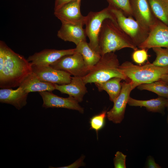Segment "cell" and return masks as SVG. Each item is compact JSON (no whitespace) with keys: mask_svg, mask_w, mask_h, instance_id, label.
I'll use <instances>...</instances> for the list:
<instances>
[{"mask_svg":"<svg viewBox=\"0 0 168 168\" xmlns=\"http://www.w3.org/2000/svg\"><path fill=\"white\" fill-rule=\"evenodd\" d=\"M167 109H168V105L167 107Z\"/></svg>","mask_w":168,"mask_h":168,"instance_id":"cell-33","label":"cell"},{"mask_svg":"<svg viewBox=\"0 0 168 168\" xmlns=\"http://www.w3.org/2000/svg\"><path fill=\"white\" fill-rule=\"evenodd\" d=\"M33 72L40 80L58 85L69 83L71 75L63 70L54 68L50 66L32 65Z\"/></svg>","mask_w":168,"mask_h":168,"instance_id":"cell-12","label":"cell"},{"mask_svg":"<svg viewBox=\"0 0 168 168\" xmlns=\"http://www.w3.org/2000/svg\"><path fill=\"white\" fill-rule=\"evenodd\" d=\"M110 4L121 10L125 15L132 16L130 0H107Z\"/></svg>","mask_w":168,"mask_h":168,"instance_id":"cell-26","label":"cell"},{"mask_svg":"<svg viewBox=\"0 0 168 168\" xmlns=\"http://www.w3.org/2000/svg\"><path fill=\"white\" fill-rule=\"evenodd\" d=\"M126 156L122 152L117 151L115 155L114 163L115 168H126L125 161Z\"/></svg>","mask_w":168,"mask_h":168,"instance_id":"cell-28","label":"cell"},{"mask_svg":"<svg viewBox=\"0 0 168 168\" xmlns=\"http://www.w3.org/2000/svg\"><path fill=\"white\" fill-rule=\"evenodd\" d=\"M152 49L156 55V58L152 63L159 67L168 66V48L155 47Z\"/></svg>","mask_w":168,"mask_h":168,"instance_id":"cell-24","label":"cell"},{"mask_svg":"<svg viewBox=\"0 0 168 168\" xmlns=\"http://www.w3.org/2000/svg\"><path fill=\"white\" fill-rule=\"evenodd\" d=\"M32 72V65L24 57L0 41V87H19Z\"/></svg>","mask_w":168,"mask_h":168,"instance_id":"cell-1","label":"cell"},{"mask_svg":"<svg viewBox=\"0 0 168 168\" xmlns=\"http://www.w3.org/2000/svg\"><path fill=\"white\" fill-rule=\"evenodd\" d=\"M122 80L121 78L114 77L104 82L95 84L99 91H106L110 100L113 102L120 93L122 88L121 81Z\"/></svg>","mask_w":168,"mask_h":168,"instance_id":"cell-21","label":"cell"},{"mask_svg":"<svg viewBox=\"0 0 168 168\" xmlns=\"http://www.w3.org/2000/svg\"><path fill=\"white\" fill-rule=\"evenodd\" d=\"M147 167L149 168H160L161 167L156 163L153 158L151 156L148 157Z\"/></svg>","mask_w":168,"mask_h":168,"instance_id":"cell-31","label":"cell"},{"mask_svg":"<svg viewBox=\"0 0 168 168\" xmlns=\"http://www.w3.org/2000/svg\"><path fill=\"white\" fill-rule=\"evenodd\" d=\"M107 18L117 21L109 6L99 11L90 12L86 16L85 29L89 40L88 44L92 49L100 54L98 37L102 23Z\"/></svg>","mask_w":168,"mask_h":168,"instance_id":"cell-6","label":"cell"},{"mask_svg":"<svg viewBox=\"0 0 168 168\" xmlns=\"http://www.w3.org/2000/svg\"><path fill=\"white\" fill-rule=\"evenodd\" d=\"M109 7L120 28L138 47L146 40L149 31L132 16L127 17L120 9L110 4Z\"/></svg>","mask_w":168,"mask_h":168,"instance_id":"cell-5","label":"cell"},{"mask_svg":"<svg viewBox=\"0 0 168 168\" xmlns=\"http://www.w3.org/2000/svg\"><path fill=\"white\" fill-rule=\"evenodd\" d=\"M130 3L133 16L144 28L150 31L157 19L152 12L147 0H132Z\"/></svg>","mask_w":168,"mask_h":168,"instance_id":"cell-14","label":"cell"},{"mask_svg":"<svg viewBox=\"0 0 168 168\" xmlns=\"http://www.w3.org/2000/svg\"><path fill=\"white\" fill-rule=\"evenodd\" d=\"M137 87L140 90L150 91L156 94L159 96L168 99V85L161 80L141 84Z\"/></svg>","mask_w":168,"mask_h":168,"instance_id":"cell-23","label":"cell"},{"mask_svg":"<svg viewBox=\"0 0 168 168\" xmlns=\"http://www.w3.org/2000/svg\"><path fill=\"white\" fill-rule=\"evenodd\" d=\"M133 106L144 107L149 112L161 113L168 105V99L159 96L155 99L141 100L129 97L128 104Z\"/></svg>","mask_w":168,"mask_h":168,"instance_id":"cell-19","label":"cell"},{"mask_svg":"<svg viewBox=\"0 0 168 168\" xmlns=\"http://www.w3.org/2000/svg\"><path fill=\"white\" fill-rule=\"evenodd\" d=\"M19 86L28 93L44 91H52L55 90L54 84L40 80L33 71L24 80Z\"/></svg>","mask_w":168,"mask_h":168,"instance_id":"cell-18","label":"cell"},{"mask_svg":"<svg viewBox=\"0 0 168 168\" xmlns=\"http://www.w3.org/2000/svg\"><path fill=\"white\" fill-rule=\"evenodd\" d=\"M43 100V107L45 108H64L74 110L83 114L84 108L79 104V102L73 97L69 96L63 98L53 94L52 91H44L38 92Z\"/></svg>","mask_w":168,"mask_h":168,"instance_id":"cell-10","label":"cell"},{"mask_svg":"<svg viewBox=\"0 0 168 168\" xmlns=\"http://www.w3.org/2000/svg\"><path fill=\"white\" fill-rule=\"evenodd\" d=\"M147 50L144 49L134 50L132 55L133 61L139 65L144 64L145 62L147 60L149 57Z\"/></svg>","mask_w":168,"mask_h":168,"instance_id":"cell-27","label":"cell"},{"mask_svg":"<svg viewBox=\"0 0 168 168\" xmlns=\"http://www.w3.org/2000/svg\"><path fill=\"white\" fill-rule=\"evenodd\" d=\"M156 17L168 26V0H147Z\"/></svg>","mask_w":168,"mask_h":168,"instance_id":"cell-22","label":"cell"},{"mask_svg":"<svg viewBox=\"0 0 168 168\" xmlns=\"http://www.w3.org/2000/svg\"><path fill=\"white\" fill-rule=\"evenodd\" d=\"M119 69L134 89L141 84L160 80L163 76L168 74V66H158L149 62L138 65L126 61L120 65Z\"/></svg>","mask_w":168,"mask_h":168,"instance_id":"cell-3","label":"cell"},{"mask_svg":"<svg viewBox=\"0 0 168 168\" xmlns=\"http://www.w3.org/2000/svg\"><path fill=\"white\" fill-rule=\"evenodd\" d=\"M155 47L168 48V26L158 19L146 40L138 47L147 50Z\"/></svg>","mask_w":168,"mask_h":168,"instance_id":"cell-9","label":"cell"},{"mask_svg":"<svg viewBox=\"0 0 168 168\" xmlns=\"http://www.w3.org/2000/svg\"><path fill=\"white\" fill-rule=\"evenodd\" d=\"M85 156H81L79 159L73 163L66 166L58 167L57 168H77L81 166H84L85 164L83 161Z\"/></svg>","mask_w":168,"mask_h":168,"instance_id":"cell-29","label":"cell"},{"mask_svg":"<svg viewBox=\"0 0 168 168\" xmlns=\"http://www.w3.org/2000/svg\"><path fill=\"white\" fill-rule=\"evenodd\" d=\"M168 85V74L163 76L160 79Z\"/></svg>","mask_w":168,"mask_h":168,"instance_id":"cell-32","label":"cell"},{"mask_svg":"<svg viewBox=\"0 0 168 168\" xmlns=\"http://www.w3.org/2000/svg\"><path fill=\"white\" fill-rule=\"evenodd\" d=\"M76 48L58 50L45 49L28 57L27 59L32 65L50 66L63 57L75 53Z\"/></svg>","mask_w":168,"mask_h":168,"instance_id":"cell-13","label":"cell"},{"mask_svg":"<svg viewBox=\"0 0 168 168\" xmlns=\"http://www.w3.org/2000/svg\"><path fill=\"white\" fill-rule=\"evenodd\" d=\"M75 1H79L78 0H55L54 10L59 9L69 2Z\"/></svg>","mask_w":168,"mask_h":168,"instance_id":"cell-30","label":"cell"},{"mask_svg":"<svg viewBox=\"0 0 168 168\" xmlns=\"http://www.w3.org/2000/svg\"><path fill=\"white\" fill-rule=\"evenodd\" d=\"M79 0V2H81V0Z\"/></svg>","mask_w":168,"mask_h":168,"instance_id":"cell-34","label":"cell"},{"mask_svg":"<svg viewBox=\"0 0 168 168\" xmlns=\"http://www.w3.org/2000/svg\"><path fill=\"white\" fill-rule=\"evenodd\" d=\"M28 93L20 86L15 90L12 88H1L0 102L10 104L18 110H20L27 104Z\"/></svg>","mask_w":168,"mask_h":168,"instance_id":"cell-17","label":"cell"},{"mask_svg":"<svg viewBox=\"0 0 168 168\" xmlns=\"http://www.w3.org/2000/svg\"><path fill=\"white\" fill-rule=\"evenodd\" d=\"M83 26L69 24H62L58 31V37L65 41L74 43L76 45L80 42L86 41L87 36Z\"/></svg>","mask_w":168,"mask_h":168,"instance_id":"cell-16","label":"cell"},{"mask_svg":"<svg viewBox=\"0 0 168 168\" xmlns=\"http://www.w3.org/2000/svg\"><path fill=\"white\" fill-rule=\"evenodd\" d=\"M120 64L114 52L106 53L101 55L97 63L88 73L82 77L85 83H100L114 77H119L127 81V77L119 69Z\"/></svg>","mask_w":168,"mask_h":168,"instance_id":"cell-4","label":"cell"},{"mask_svg":"<svg viewBox=\"0 0 168 168\" xmlns=\"http://www.w3.org/2000/svg\"><path fill=\"white\" fill-rule=\"evenodd\" d=\"M80 2L75 1L69 2L54 10V14L62 24L85 25L86 16L80 10Z\"/></svg>","mask_w":168,"mask_h":168,"instance_id":"cell-11","label":"cell"},{"mask_svg":"<svg viewBox=\"0 0 168 168\" xmlns=\"http://www.w3.org/2000/svg\"><path fill=\"white\" fill-rule=\"evenodd\" d=\"M76 51L80 53L85 65L89 70L100 59L101 54L92 49L86 41H83L76 45Z\"/></svg>","mask_w":168,"mask_h":168,"instance_id":"cell-20","label":"cell"},{"mask_svg":"<svg viewBox=\"0 0 168 168\" xmlns=\"http://www.w3.org/2000/svg\"><path fill=\"white\" fill-rule=\"evenodd\" d=\"M107 111L104 110L100 113L92 117L90 119V129L95 131L97 135L99 131L104 127Z\"/></svg>","mask_w":168,"mask_h":168,"instance_id":"cell-25","label":"cell"},{"mask_svg":"<svg viewBox=\"0 0 168 168\" xmlns=\"http://www.w3.org/2000/svg\"><path fill=\"white\" fill-rule=\"evenodd\" d=\"M133 89L129 81H125L122 83L120 93L113 102L112 108L107 112V117L109 120L115 124H119L122 122L124 117L130 93Z\"/></svg>","mask_w":168,"mask_h":168,"instance_id":"cell-8","label":"cell"},{"mask_svg":"<svg viewBox=\"0 0 168 168\" xmlns=\"http://www.w3.org/2000/svg\"><path fill=\"white\" fill-rule=\"evenodd\" d=\"M54 84L55 89L62 93L66 94L73 97L79 102L82 101L84 95L87 92L86 84L82 77H72L71 82L67 84Z\"/></svg>","mask_w":168,"mask_h":168,"instance_id":"cell-15","label":"cell"},{"mask_svg":"<svg viewBox=\"0 0 168 168\" xmlns=\"http://www.w3.org/2000/svg\"><path fill=\"white\" fill-rule=\"evenodd\" d=\"M100 54L102 55L125 48L134 50L138 47L118 25L117 21L107 18L103 22L98 37Z\"/></svg>","mask_w":168,"mask_h":168,"instance_id":"cell-2","label":"cell"},{"mask_svg":"<svg viewBox=\"0 0 168 168\" xmlns=\"http://www.w3.org/2000/svg\"><path fill=\"white\" fill-rule=\"evenodd\" d=\"M50 66L65 71L73 76L83 77L89 72L82 55L77 51L73 54L63 57Z\"/></svg>","mask_w":168,"mask_h":168,"instance_id":"cell-7","label":"cell"}]
</instances>
